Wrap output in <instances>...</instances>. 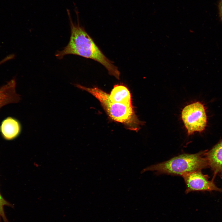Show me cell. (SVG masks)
Wrapping results in <instances>:
<instances>
[{
  "label": "cell",
  "mask_w": 222,
  "mask_h": 222,
  "mask_svg": "<svg viewBox=\"0 0 222 222\" xmlns=\"http://www.w3.org/2000/svg\"><path fill=\"white\" fill-rule=\"evenodd\" d=\"M182 176L186 185L185 193L193 191H216L222 192V189L219 188L214 181L208 180V175L203 174L201 170L190 172Z\"/></svg>",
  "instance_id": "5b68a950"
},
{
  "label": "cell",
  "mask_w": 222,
  "mask_h": 222,
  "mask_svg": "<svg viewBox=\"0 0 222 222\" xmlns=\"http://www.w3.org/2000/svg\"><path fill=\"white\" fill-rule=\"evenodd\" d=\"M5 206H12V205L3 198L0 193V222L2 220L3 222H9L4 211Z\"/></svg>",
  "instance_id": "30bf717a"
},
{
  "label": "cell",
  "mask_w": 222,
  "mask_h": 222,
  "mask_svg": "<svg viewBox=\"0 0 222 222\" xmlns=\"http://www.w3.org/2000/svg\"><path fill=\"white\" fill-rule=\"evenodd\" d=\"M76 86L92 94L100 103L105 111L113 120L124 124L129 129L137 131L143 122L138 118L132 106L113 102L109 94L97 87H86L79 84Z\"/></svg>",
  "instance_id": "7a4b0ae2"
},
{
  "label": "cell",
  "mask_w": 222,
  "mask_h": 222,
  "mask_svg": "<svg viewBox=\"0 0 222 222\" xmlns=\"http://www.w3.org/2000/svg\"><path fill=\"white\" fill-rule=\"evenodd\" d=\"M1 131L4 138L10 140L16 137L20 131V126L18 121L9 117L4 120L1 126Z\"/></svg>",
  "instance_id": "9c48e42d"
},
{
  "label": "cell",
  "mask_w": 222,
  "mask_h": 222,
  "mask_svg": "<svg viewBox=\"0 0 222 222\" xmlns=\"http://www.w3.org/2000/svg\"><path fill=\"white\" fill-rule=\"evenodd\" d=\"M109 95L110 100L113 102L132 106L130 92L123 84L114 85Z\"/></svg>",
  "instance_id": "ba28073f"
},
{
  "label": "cell",
  "mask_w": 222,
  "mask_h": 222,
  "mask_svg": "<svg viewBox=\"0 0 222 222\" xmlns=\"http://www.w3.org/2000/svg\"><path fill=\"white\" fill-rule=\"evenodd\" d=\"M220 16L222 20V0H220L219 5Z\"/></svg>",
  "instance_id": "8fae6325"
},
{
  "label": "cell",
  "mask_w": 222,
  "mask_h": 222,
  "mask_svg": "<svg viewBox=\"0 0 222 222\" xmlns=\"http://www.w3.org/2000/svg\"><path fill=\"white\" fill-rule=\"evenodd\" d=\"M78 10L76 7L74 11L77 16V23L73 22L70 10H66L71 28L70 39L67 46L56 52V56L61 59L65 55H74L93 60L102 65L109 74L119 79L120 73L118 68L104 55L84 28L80 25Z\"/></svg>",
  "instance_id": "6da1fadb"
},
{
  "label": "cell",
  "mask_w": 222,
  "mask_h": 222,
  "mask_svg": "<svg viewBox=\"0 0 222 222\" xmlns=\"http://www.w3.org/2000/svg\"><path fill=\"white\" fill-rule=\"evenodd\" d=\"M15 87L16 81L13 79L0 88V108L19 101L20 97L16 92Z\"/></svg>",
  "instance_id": "52a82bcc"
},
{
  "label": "cell",
  "mask_w": 222,
  "mask_h": 222,
  "mask_svg": "<svg viewBox=\"0 0 222 222\" xmlns=\"http://www.w3.org/2000/svg\"><path fill=\"white\" fill-rule=\"evenodd\" d=\"M208 167L213 173L212 180L214 181L216 175H222V138L206 154Z\"/></svg>",
  "instance_id": "8992f818"
},
{
  "label": "cell",
  "mask_w": 222,
  "mask_h": 222,
  "mask_svg": "<svg viewBox=\"0 0 222 222\" xmlns=\"http://www.w3.org/2000/svg\"><path fill=\"white\" fill-rule=\"evenodd\" d=\"M181 118L188 135L194 132H203L207 123L205 107L201 103L197 101L185 107L181 112Z\"/></svg>",
  "instance_id": "277c9868"
},
{
  "label": "cell",
  "mask_w": 222,
  "mask_h": 222,
  "mask_svg": "<svg viewBox=\"0 0 222 222\" xmlns=\"http://www.w3.org/2000/svg\"><path fill=\"white\" fill-rule=\"evenodd\" d=\"M221 177H222V175L221 176Z\"/></svg>",
  "instance_id": "4fadbf2b"
},
{
  "label": "cell",
  "mask_w": 222,
  "mask_h": 222,
  "mask_svg": "<svg viewBox=\"0 0 222 222\" xmlns=\"http://www.w3.org/2000/svg\"><path fill=\"white\" fill-rule=\"evenodd\" d=\"M208 150L195 154H184L163 162L150 166L142 171H155L158 174L182 176L186 173L208 167L206 154Z\"/></svg>",
  "instance_id": "3957f363"
},
{
  "label": "cell",
  "mask_w": 222,
  "mask_h": 222,
  "mask_svg": "<svg viewBox=\"0 0 222 222\" xmlns=\"http://www.w3.org/2000/svg\"><path fill=\"white\" fill-rule=\"evenodd\" d=\"M1 64V63H0V65Z\"/></svg>",
  "instance_id": "7c38bea8"
}]
</instances>
